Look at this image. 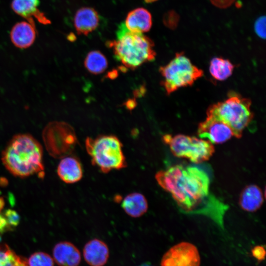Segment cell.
Instances as JSON below:
<instances>
[{
	"label": "cell",
	"mask_w": 266,
	"mask_h": 266,
	"mask_svg": "<svg viewBox=\"0 0 266 266\" xmlns=\"http://www.w3.org/2000/svg\"><path fill=\"white\" fill-rule=\"evenodd\" d=\"M155 178L178 205L187 211L195 208L209 193V177L204 171L197 167L172 166L157 172Z\"/></svg>",
	"instance_id": "cell-1"
},
{
	"label": "cell",
	"mask_w": 266,
	"mask_h": 266,
	"mask_svg": "<svg viewBox=\"0 0 266 266\" xmlns=\"http://www.w3.org/2000/svg\"><path fill=\"white\" fill-rule=\"evenodd\" d=\"M43 148L32 135H14L2 152L1 161L6 169L13 176L23 178L37 174L44 176Z\"/></svg>",
	"instance_id": "cell-2"
},
{
	"label": "cell",
	"mask_w": 266,
	"mask_h": 266,
	"mask_svg": "<svg viewBox=\"0 0 266 266\" xmlns=\"http://www.w3.org/2000/svg\"><path fill=\"white\" fill-rule=\"evenodd\" d=\"M106 43L124 68L135 69L155 59L153 41L142 33L130 31L124 23L118 27L116 39Z\"/></svg>",
	"instance_id": "cell-3"
},
{
	"label": "cell",
	"mask_w": 266,
	"mask_h": 266,
	"mask_svg": "<svg viewBox=\"0 0 266 266\" xmlns=\"http://www.w3.org/2000/svg\"><path fill=\"white\" fill-rule=\"evenodd\" d=\"M251 106L250 99L231 91L226 100L210 106L206 114L212 115L227 124L234 136L239 138L253 119Z\"/></svg>",
	"instance_id": "cell-4"
},
{
	"label": "cell",
	"mask_w": 266,
	"mask_h": 266,
	"mask_svg": "<svg viewBox=\"0 0 266 266\" xmlns=\"http://www.w3.org/2000/svg\"><path fill=\"white\" fill-rule=\"evenodd\" d=\"M85 147L92 165L103 173L121 169L127 166L122 144L115 135H100L95 138L87 137Z\"/></svg>",
	"instance_id": "cell-5"
},
{
	"label": "cell",
	"mask_w": 266,
	"mask_h": 266,
	"mask_svg": "<svg viewBox=\"0 0 266 266\" xmlns=\"http://www.w3.org/2000/svg\"><path fill=\"white\" fill-rule=\"evenodd\" d=\"M161 85L167 95L178 89L192 86L203 75V71L193 64L183 52L176 53L167 64L160 66Z\"/></svg>",
	"instance_id": "cell-6"
},
{
	"label": "cell",
	"mask_w": 266,
	"mask_h": 266,
	"mask_svg": "<svg viewBox=\"0 0 266 266\" xmlns=\"http://www.w3.org/2000/svg\"><path fill=\"white\" fill-rule=\"evenodd\" d=\"M163 139L174 156L187 159L194 163L208 160L215 151L210 142L195 136L166 134L163 135Z\"/></svg>",
	"instance_id": "cell-7"
},
{
	"label": "cell",
	"mask_w": 266,
	"mask_h": 266,
	"mask_svg": "<svg viewBox=\"0 0 266 266\" xmlns=\"http://www.w3.org/2000/svg\"><path fill=\"white\" fill-rule=\"evenodd\" d=\"M42 137L47 152L55 158L68 156L77 142L73 128L62 122L49 123L43 130Z\"/></svg>",
	"instance_id": "cell-8"
},
{
	"label": "cell",
	"mask_w": 266,
	"mask_h": 266,
	"mask_svg": "<svg viewBox=\"0 0 266 266\" xmlns=\"http://www.w3.org/2000/svg\"><path fill=\"white\" fill-rule=\"evenodd\" d=\"M197 248L188 242H181L171 247L163 256L161 266H200Z\"/></svg>",
	"instance_id": "cell-9"
},
{
	"label": "cell",
	"mask_w": 266,
	"mask_h": 266,
	"mask_svg": "<svg viewBox=\"0 0 266 266\" xmlns=\"http://www.w3.org/2000/svg\"><path fill=\"white\" fill-rule=\"evenodd\" d=\"M206 119L199 125L197 134L212 144H221L234 136L231 128L215 116L206 114Z\"/></svg>",
	"instance_id": "cell-10"
},
{
	"label": "cell",
	"mask_w": 266,
	"mask_h": 266,
	"mask_svg": "<svg viewBox=\"0 0 266 266\" xmlns=\"http://www.w3.org/2000/svg\"><path fill=\"white\" fill-rule=\"evenodd\" d=\"M100 21L99 13L94 8L83 7L75 13L73 24L78 34L87 35L98 27Z\"/></svg>",
	"instance_id": "cell-11"
},
{
	"label": "cell",
	"mask_w": 266,
	"mask_h": 266,
	"mask_svg": "<svg viewBox=\"0 0 266 266\" xmlns=\"http://www.w3.org/2000/svg\"><path fill=\"white\" fill-rule=\"evenodd\" d=\"M39 0H13L11 7L16 14L35 24V20L43 24L50 22L45 14L38 9Z\"/></svg>",
	"instance_id": "cell-12"
},
{
	"label": "cell",
	"mask_w": 266,
	"mask_h": 266,
	"mask_svg": "<svg viewBox=\"0 0 266 266\" xmlns=\"http://www.w3.org/2000/svg\"><path fill=\"white\" fill-rule=\"evenodd\" d=\"M36 36L35 25L28 21L16 23L12 28L10 36L15 46L21 49L30 47Z\"/></svg>",
	"instance_id": "cell-13"
},
{
	"label": "cell",
	"mask_w": 266,
	"mask_h": 266,
	"mask_svg": "<svg viewBox=\"0 0 266 266\" xmlns=\"http://www.w3.org/2000/svg\"><path fill=\"white\" fill-rule=\"evenodd\" d=\"M53 256L59 266H78L81 259L78 249L68 241L57 243L53 249Z\"/></svg>",
	"instance_id": "cell-14"
},
{
	"label": "cell",
	"mask_w": 266,
	"mask_h": 266,
	"mask_svg": "<svg viewBox=\"0 0 266 266\" xmlns=\"http://www.w3.org/2000/svg\"><path fill=\"white\" fill-rule=\"evenodd\" d=\"M83 256L91 266H103L109 258V249L103 241L95 238L89 241L83 248Z\"/></svg>",
	"instance_id": "cell-15"
},
{
	"label": "cell",
	"mask_w": 266,
	"mask_h": 266,
	"mask_svg": "<svg viewBox=\"0 0 266 266\" xmlns=\"http://www.w3.org/2000/svg\"><path fill=\"white\" fill-rule=\"evenodd\" d=\"M57 174L65 183H74L79 181L83 177L82 166L76 158L68 155L63 158L59 163Z\"/></svg>",
	"instance_id": "cell-16"
},
{
	"label": "cell",
	"mask_w": 266,
	"mask_h": 266,
	"mask_svg": "<svg viewBox=\"0 0 266 266\" xmlns=\"http://www.w3.org/2000/svg\"><path fill=\"white\" fill-rule=\"evenodd\" d=\"M124 24L131 32L141 33L147 32L152 25V15L145 8H137L128 14Z\"/></svg>",
	"instance_id": "cell-17"
},
{
	"label": "cell",
	"mask_w": 266,
	"mask_h": 266,
	"mask_svg": "<svg viewBox=\"0 0 266 266\" xmlns=\"http://www.w3.org/2000/svg\"><path fill=\"white\" fill-rule=\"evenodd\" d=\"M264 202V196L261 189L256 185L246 186L241 192L239 199L241 208L247 212L258 210Z\"/></svg>",
	"instance_id": "cell-18"
},
{
	"label": "cell",
	"mask_w": 266,
	"mask_h": 266,
	"mask_svg": "<svg viewBox=\"0 0 266 266\" xmlns=\"http://www.w3.org/2000/svg\"><path fill=\"white\" fill-rule=\"evenodd\" d=\"M121 205L125 213L133 218L141 217L148 208L146 198L142 194L137 192L127 195L123 200Z\"/></svg>",
	"instance_id": "cell-19"
},
{
	"label": "cell",
	"mask_w": 266,
	"mask_h": 266,
	"mask_svg": "<svg viewBox=\"0 0 266 266\" xmlns=\"http://www.w3.org/2000/svg\"><path fill=\"white\" fill-rule=\"evenodd\" d=\"M234 66L228 59L220 57H214L210 61L209 72L216 80L224 81L233 73Z\"/></svg>",
	"instance_id": "cell-20"
},
{
	"label": "cell",
	"mask_w": 266,
	"mask_h": 266,
	"mask_svg": "<svg viewBox=\"0 0 266 266\" xmlns=\"http://www.w3.org/2000/svg\"><path fill=\"white\" fill-rule=\"evenodd\" d=\"M85 68L93 74L103 72L108 66V61L105 56L98 50L91 51L88 53L84 60Z\"/></svg>",
	"instance_id": "cell-21"
},
{
	"label": "cell",
	"mask_w": 266,
	"mask_h": 266,
	"mask_svg": "<svg viewBox=\"0 0 266 266\" xmlns=\"http://www.w3.org/2000/svg\"><path fill=\"white\" fill-rule=\"evenodd\" d=\"M0 266H29L27 259L18 255L6 244H0Z\"/></svg>",
	"instance_id": "cell-22"
},
{
	"label": "cell",
	"mask_w": 266,
	"mask_h": 266,
	"mask_svg": "<svg viewBox=\"0 0 266 266\" xmlns=\"http://www.w3.org/2000/svg\"><path fill=\"white\" fill-rule=\"evenodd\" d=\"M27 261L29 266H54L53 258L43 252L33 253L27 259Z\"/></svg>",
	"instance_id": "cell-23"
},
{
	"label": "cell",
	"mask_w": 266,
	"mask_h": 266,
	"mask_svg": "<svg viewBox=\"0 0 266 266\" xmlns=\"http://www.w3.org/2000/svg\"><path fill=\"white\" fill-rule=\"evenodd\" d=\"M179 21V15L174 10H170L166 13L163 17L164 25L170 29H175Z\"/></svg>",
	"instance_id": "cell-24"
},
{
	"label": "cell",
	"mask_w": 266,
	"mask_h": 266,
	"mask_svg": "<svg viewBox=\"0 0 266 266\" xmlns=\"http://www.w3.org/2000/svg\"><path fill=\"white\" fill-rule=\"evenodd\" d=\"M2 215L5 218L8 225L13 229L17 227L20 222V216L17 211L12 209H7Z\"/></svg>",
	"instance_id": "cell-25"
},
{
	"label": "cell",
	"mask_w": 266,
	"mask_h": 266,
	"mask_svg": "<svg viewBox=\"0 0 266 266\" xmlns=\"http://www.w3.org/2000/svg\"><path fill=\"white\" fill-rule=\"evenodd\" d=\"M266 16L259 17L254 24V31L257 35L261 38H266Z\"/></svg>",
	"instance_id": "cell-26"
},
{
	"label": "cell",
	"mask_w": 266,
	"mask_h": 266,
	"mask_svg": "<svg viewBox=\"0 0 266 266\" xmlns=\"http://www.w3.org/2000/svg\"><path fill=\"white\" fill-rule=\"evenodd\" d=\"M252 254L258 261H262L265 259L266 251L263 246L257 245L252 249Z\"/></svg>",
	"instance_id": "cell-27"
},
{
	"label": "cell",
	"mask_w": 266,
	"mask_h": 266,
	"mask_svg": "<svg viewBox=\"0 0 266 266\" xmlns=\"http://www.w3.org/2000/svg\"><path fill=\"white\" fill-rule=\"evenodd\" d=\"M216 6L225 8L230 6L234 0H210Z\"/></svg>",
	"instance_id": "cell-28"
},
{
	"label": "cell",
	"mask_w": 266,
	"mask_h": 266,
	"mask_svg": "<svg viewBox=\"0 0 266 266\" xmlns=\"http://www.w3.org/2000/svg\"><path fill=\"white\" fill-rule=\"evenodd\" d=\"M5 205V201L2 197H0V213L3 209Z\"/></svg>",
	"instance_id": "cell-29"
},
{
	"label": "cell",
	"mask_w": 266,
	"mask_h": 266,
	"mask_svg": "<svg viewBox=\"0 0 266 266\" xmlns=\"http://www.w3.org/2000/svg\"><path fill=\"white\" fill-rule=\"evenodd\" d=\"M144 1L146 3H152L155 2L158 0H144Z\"/></svg>",
	"instance_id": "cell-30"
},
{
	"label": "cell",
	"mask_w": 266,
	"mask_h": 266,
	"mask_svg": "<svg viewBox=\"0 0 266 266\" xmlns=\"http://www.w3.org/2000/svg\"><path fill=\"white\" fill-rule=\"evenodd\" d=\"M139 266H151L149 264H143Z\"/></svg>",
	"instance_id": "cell-31"
}]
</instances>
